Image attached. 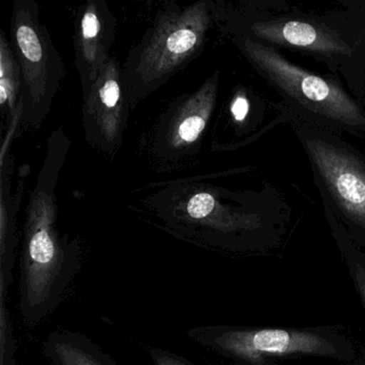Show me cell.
Here are the masks:
<instances>
[{
    "label": "cell",
    "instance_id": "cell-1",
    "mask_svg": "<svg viewBox=\"0 0 365 365\" xmlns=\"http://www.w3.org/2000/svg\"><path fill=\"white\" fill-rule=\"evenodd\" d=\"M70 147L65 130H54L29 195L19 288V307L27 324H38L56 309L80 270L78 239H70L57 226L56 187Z\"/></svg>",
    "mask_w": 365,
    "mask_h": 365
},
{
    "label": "cell",
    "instance_id": "cell-7",
    "mask_svg": "<svg viewBox=\"0 0 365 365\" xmlns=\"http://www.w3.org/2000/svg\"><path fill=\"white\" fill-rule=\"evenodd\" d=\"M131 110L123 65L112 56L83 96L85 140L106 155H116L123 146Z\"/></svg>",
    "mask_w": 365,
    "mask_h": 365
},
{
    "label": "cell",
    "instance_id": "cell-9",
    "mask_svg": "<svg viewBox=\"0 0 365 365\" xmlns=\"http://www.w3.org/2000/svg\"><path fill=\"white\" fill-rule=\"evenodd\" d=\"M116 36V18L104 0H88L81 6L74 20L76 67L86 95L110 61Z\"/></svg>",
    "mask_w": 365,
    "mask_h": 365
},
{
    "label": "cell",
    "instance_id": "cell-12",
    "mask_svg": "<svg viewBox=\"0 0 365 365\" xmlns=\"http://www.w3.org/2000/svg\"><path fill=\"white\" fill-rule=\"evenodd\" d=\"M50 365H118L95 341L80 332L53 331L43 343Z\"/></svg>",
    "mask_w": 365,
    "mask_h": 365
},
{
    "label": "cell",
    "instance_id": "cell-14",
    "mask_svg": "<svg viewBox=\"0 0 365 365\" xmlns=\"http://www.w3.org/2000/svg\"><path fill=\"white\" fill-rule=\"evenodd\" d=\"M8 292L0 290V330H1V359L0 365H16L14 362V337H12L11 322H10L9 314L6 307V296Z\"/></svg>",
    "mask_w": 365,
    "mask_h": 365
},
{
    "label": "cell",
    "instance_id": "cell-5",
    "mask_svg": "<svg viewBox=\"0 0 365 365\" xmlns=\"http://www.w3.org/2000/svg\"><path fill=\"white\" fill-rule=\"evenodd\" d=\"M219 81L217 72L160 115L146 138L147 150L158 165L178 168L200 153L217 104Z\"/></svg>",
    "mask_w": 365,
    "mask_h": 365
},
{
    "label": "cell",
    "instance_id": "cell-3",
    "mask_svg": "<svg viewBox=\"0 0 365 365\" xmlns=\"http://www.w3.org/2000/svg\"><path fill=\"white\" fill-rule=\"evenodd\" d=\"M234 42L254 69L297 110L327 127L365 133V113L341 87L294 66L257 40L238 36Z\"/></svg>",
    "mask_w": 365,
    "mask_h": 365
},
{
    "label": "cell",
    "instance_id": "cell-6",
    "mask_svg": "<svg viewBox=\"0 0 365 365\" xmlns=\"http://www.w3.org/2000/svg\"><path fill=\"white\" fill-rule=\"evenodd\" d=\"M187 336L205 348L243 363L258 364L266 356L304 354L333 356L336 349L324 337L304 331L195 327Z\"/></svg>",
    "mask_w": 365,
    "mask_h": 365
},
{
    "label": "cell",
    "instance_id": "cell-15",
    "mask_svg": "<svg viewBox=\"0 0 365 365\" xmlns=\"http://www.w3.org/2000/svg\"><path fill=\"white\" fill-rule=\"evenodd\" d=\"M150 356L155 365H196L185 356L159 347L150 349Z\"/></svg>",
    "mask_w": 365,
    "mask_h": 365
},
{
    "label": "cell",
    "instance_id": "cell-10",
    "mask_svg": "<svg viewBox=\"0 0 365 365\" xmlns=\"http://www.w3.org/2000/svg\"><path fill=\"white\" fill-rule=\"evenodd\" d=\"M250 29L255 38L304 48L309 52L339 54L347 50L336 36L331 35L322 27L300 21H264L253 23Z\"/></svg>",
    "mask_w": 365,
    "mask_h": 365
},
{
    "label": "cell",
    "instance_id": "cell-13",
    "mask_svg": "<svg viewBox=\"0 0 365 365\" xmlns=\"http://www.w3.org/2000/svg\"><path fill=\"white\" fill-rule=\"evenodd\" d=\"M0 108L4 133L22 128V74L12 43L0 35Z\"/></svg>",
    "mask_w": 365,
    "mask_h": 365
},
{
    "label": "cell",
    "instance_id": "cell-4",
    "mask_svg": "<svg viewBox=\"0 0 365 365\" xmlns=\"http://www.w3.org/2000/svg\"><path fill=\"white\" fill-rule=\"evenodd\" d=\"M35 0H16L11 14L12 46L22 74V125L37 130L52 110L66 76L61 53L40 23Z\"/></svg>",
    "mask_w": 365,
    "mask_h": 365
},
{
    "label": "cell",
    "instance_id": "cell-8",
    "mask_svg": "<svg viewBox=\"0 0 365 365\" xmlns=\"http://www.w3.org/2000/svg\"><path fill=\"white\" fill-rule=\"evenodd\" d=\"M307 153L333 200L365 230V164L345 149L322 140H307Z\"/></svg>",
    "mask_w": 365,
    "mask_h": 365
},
{
    "label": "cell",
    "instance_id": "cell-11",
    "mask_svg": "<svg viewBox=\"0 0 365 365\" xmlns=\"http://www.w3.org/2000/svg\"><path fill=\"white\" fill-rule=\"evenodd\" d=\"M1 162V187H0V290L9 292L14 282V264L16 259V215L20 208L24 185L12 196L11 157L8 155Z\"/></svg>",
    "mask_w": 365,
    "mask_h": 365
},
{
    "label": "cell",
    "instance_id": "cell-2",
    "mask_svg": "<svg viewBox=\"0 0 365 365\" xmlns=\"http://www.w3.org/2000/svg\"><path fill=\"white\" fill-rule=\"evenodd\" d=\"M213 22L211 0L168 3L158 10L123 63L132 110L200 56Z\"/></svg>",
    "mask_w": 365,
    "mask_h": 365
},
{
    "label": "cell",
    "instance_id": "cell-16",
    "mask_svg": "<svg viewBox=\"0 0 365 365\" xmlns=\"http://www.w3.org/2000/svg\"><path fill=\"white\" fill-rule=\"evenodd\" d=\"M230 110H232L235 120L241 123V121L245 120L247 112H249V102L242 96H238L232 102Z\"/></svg>",
    "mask_w": 365,
    "mask_h": 365
},
{
    "label": "cell",
    "instance_id": "cell-17",
    "mask_svg": "<svg viewBox=\"0 0 365 365\" xmlns=\"http://www.w3.org/2000/svg\"><path fill=\"white\" fill-rule=\"evenodd\" d=\"M354 282H356L359 294H360L365 309V269L359 266V264L354 267Z\"/></svg>",
    "mask_w": 365,
    "mask_h": 365
}]
</instances>
